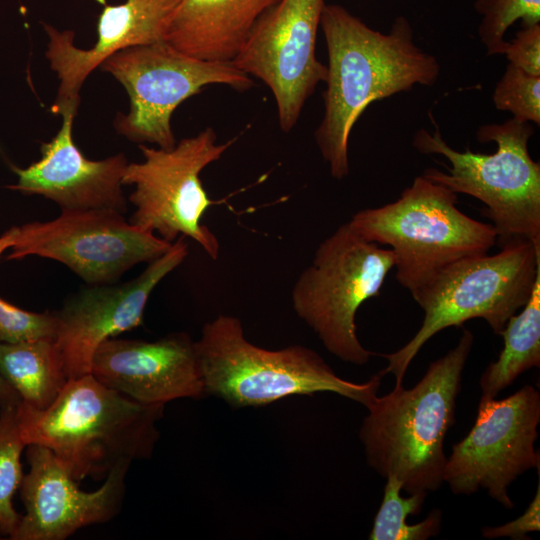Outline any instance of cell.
I'll use <instances>...</instances> for the list:
<instances>
[{
    "instance_id": "15",
    "label": "cell",
    "mask_w": 540,
    "mask_h": 540,
    "mask_svg": "<svg viewBox=\"0 0 540 540\" xmlns=\"http://www.w3.org/2000/svg\"><path fill=\"white\" fill-rule=\"evenodd\" d=\"M26 457L30 470L19 487L25 513L11 540H63L118 514L131 464L117 465L97 490L86 492L48 448L28 444Z\"/></svg>"
},
{
    "instance_id": "14",
    "label": "cell",
    "mask_w": 540,
    "mask_h": 540,
    "mask_svg": "<svg viewBox=\"0 0 540 540\" xmlns=\"http://www.w3.org/2000/svg\"><path fill=\"white\" fill-rule=\"evenodd\" d=\"M184 238L180 236L133 280L90 285L70 296L61 310L55 311L54 343L68 380L91 373L94 352L102 342L142 324L152 291L188 255Z\"/></svg>"
},
{
    "instance_id": "30",
    "label": "cell",
    "mask_w": 540,
    "mask_h": 540,
    "mask_svg": "<svg viewBox=\"0 0 540 540\" xmlns=\"http://www.w3.org/2000/svg\"><path fill=\"white\" fill-rule=\"evenodd\" d=\"M15 234V227H12L0 237V256L6 249L11 248L14 245Z\"/></svg>"
},
{
    "instance_id": "8",
    "label": "cell",
    "mask_w": 540,
    "mask_h": 540,
    "mask_svg": "<svg viewBox=\"0 0 540 540\" xmlns=\"http://www.w3.org/2000/svg\"><path fill=\"white\" fill-rule=\"evenodd\" d=\"M392 268L391 249L363 239L344 223L320 243L296 280L291 292L294 312L331 354L364 365L375 353L357 337L356 313L379 294Z\"/></svg>"
},
{
    "instance_id": "29",
    "label": "cell",
    "mask_w": 540,
    "mask_h": 540,
    "mask_svg": "<svg viewBox=\"0 0 540 540\" xmlns=\"http://www.w3.org/2000/svg\"><path fill=\"white\" fill-rule=\"evenodd\" d=\"M21 402L18 393L0 375V408L7 406H17Z\"/></svg>"
},
{
    "instance_id": "13",
    "label": "cell",
    "mask_w": 540,
    "mask_h": 540,
    "mask_svg": "<svg viewBox=\"0 0 540 540\" xmlns=\"http://www.w3.org/2000/svg\"><path fill=\"white\" fill-rule=\"evenodd\" d=\"M324 5V0H280L258 19L232 61L271 90L284 132L294 128L307 99L326 80L327 66L315 53Z\"/></svg>"
},
{
    "instance_id": "2",
    "label": "cell",
    "mask_w": 540,
    "mask_h": 540,
    "mask_svg": "<svg viewBox=\"0 0 540 540\" xmlns=\"http://www.w3.org/2000/svg\"><path fill=\"white\" fill-rule=\"evenodd\" d=\"M163 404H143L91 373L69 379L44 410L17 406L26 445L51 450L77 481L106 478L121 463L149 458L159 438Z\"/></svg>"
},
{
    "instance_id": "31",
    "label": "cell",
    "mask_w": 540,
    "mask_h": 540,
    "mask_svg": "<svg viewBox=\"0 0 540 540\" xmlns=\"http://www.w3.org/2000/svg\"><path fill=\"white\" fill-rule=\"evenodd\" d=\"M97 2H99L100 4H105L106 0H96Z\"/></svg>"
},
{
    "instance_id": "24",
    "label": "cell",
    "mask_w": 540,
    "mask_h": 540,
    "mask_svg": "<svg viewBox=\"0 0 540 540\" xmlns=\"http://www.w3.org/2000/svg\"><path fill=\"white\" fill-rule=\"evenodd\" d=\"M474 7L482 15L478 34L488 55L504 53L506 31L517 20L523 26L540 22V0H476Z\"/></svg>"
},
{
    "instance_id": "9",
    "label": "cell",
    "mask_w": 540,
    "mask_h": 540,
    "mask_svg": "<svg viewBox=\"0 0 540 540\" xmlns=\"http://www.w3.org/2000/svg\"><path fill=\"white\" fill-rule=\"evenodd\" d=\"M126 89L130 109L114 120L116 131L133 142L171 149L175 109L204 86L224 84L238 91L253 86L233 62L206 61L185 54L167 41L134 46L114 53L99 66Z\"/></svg>"
},
{
    "instance_id": "18",
    "label": "cell",
    "mask_w": 540,
    "mask_h": 540,
    "mask_svg": "<svg viewBox=\"0 0 540 540\" xmlns=\"http://www.w3.org/2000/svg\"><path fill=\"white\" fill-rule=\"evenodd\" d=\"M77 111L61 116V129L41 145V158L25 169L13 167L18 176L12 190L44 196L57 203L61 211L112 209L127 211L122 177L128 164L120 153L103 160L87 159L72 138Z\"/></svg>"
},
{
    "instance_id": "32",
    "label": "cell",
    "mask_w": 540,
    "mask_h": 540,
    "mask_svg": "<svg viewBox=\"0 0 540 540\" xmlns=\"http://www.w3.org/2000/svg\"><path fill=\"white\" fill-rule=\"evenodd\" d=\"M2 538H3V535H2V533H1V531H0V539H2Z\"/></svg>"
},
{
    "instance_id": "11",
    "label": "cell",
    "mask_w": 540,
    "mask_h": 540,
    "mask_svg": "<svg viewBox=\"0 0 540 540\" xmlns=\"http://www.w3.org/2000/svg\"><path fill=\"white\" fill-rule=\"evenodd\" d=\"M15 230L6 259H53L89 285L115 283L130 268L152 262L172 245L112 209L61 211L55 219L25 223Z\"/></svg>"
},
{
    "instance_id": "21",
    "label": "cell",
    "mask_w": 540,
    "mask_h": 540,
    "mask_svg": "<svg viewBox=\"0 0 540 540\" xmlns=\"http://www.w3.org/2000/svg\"><path fill=\"white\" fill-rule=\"evenodd\" d=\"M504 347L480 377V399H494L522 373L540 367V272L526 304L500 334Z\"/></svg>"
},
{
    "instance_id": "1",
    "label": "cell",
    "mask_w": 540,
    "mask_h": 540,
    "mask_svg": "<svg viewBox=\"0 0 540 540\" xmlns=\"http://www.w3.org/2000/svg\"><path fill=\"white\" fill-rule=\"evenodd\" d=\"M320 27L328 66L324 116L315 139L332 177L341 180L349 173V137L364 110L416 84L432 86L440 65L414 43L410 22L402 16L382 33L341 5L325 4Z\"/></svg>"
},
{
    "instance_id": "20",
    "label": "cell",
    "mask_w": 540,
    "mask_h": 540,
    "mask_svg": "<svg viewBox=\"0 0 540 540\" xmlns=\"http://www.w3.org/2000/svg\"><path fill=\"white\" fill-rule=\"evenodd\" d=\"M0 375L22 403L39 410L49 407L68 381L52 339L0 342Z\"/></svg>"
},
{
    "instance_id": "27",
    "label": "cell",
    "mask_w": 540,
    "mask_h": 540,
    "mask_svg": "<svg viewBox=\"0 0 540 540\" xmlns=\"http://www.w3.org/2000/svg\"><path fill=\"white\" fill-rule=\"evenodd\" d=\"M503 54L513 66L540 76V24L523 26L507 43Z\"/></svg>"
},
{
    "instance_id": "19",
    "label": "cell",
    "mask_w": 540,
    "mask_h": 540,
    "mask_svg": "<svg viewBox=\"0 0 540 540\" xmlns=\"http://www.w3.org/2000/svg\"><path fill=\"white\" fill-rule=\"evenodd\" d=\"M280 0H181L166 41L206 61L232 62L258 19Z\"/></svg>"
},
{
    "instance_id": "12",
    "label": "cell",
    "mask_w": 540,
    "mask_h": 540,
    "mask_svg": "<svg viewBox=\"0 0 540 540\" xmlns=\"http://www.w3.org/2000/svg\"><path fill=\"white\" fill-rule=\"evenodd\" d=\"M540 423V394L525 385L500 400L480 399L475 423L452 447L443 482L454 494L469 495L485 489L507 509L514 507L507 489L524 472H540L535 448Z\"/></svg>"
},
{
    "instance_id": "6",
    "label": "cell",
    "mask_w": 540,
    "mask_h": 540,
    "mask_svg": "<svg viewBox=\"0 0 540 540\" xmlns=\"http://www.w3.org/2000/svg\"><path fill=\"white\" fill-rule=\"evenodd\" d=\"M540 272V244L514 237L501 250L457 261L440 272L413 299L424 311L421 327L403 347L379 354L388 366L378 374L392 373L402 384L405 373L422 346L451 326L482 318L496 335L532 293Z\"/></svg>"
},
{
    "instance_id": "16",
    "label": "cell",
    "mask_w": 540,
    "mask_h": 540,
    "mask_svg": "<svg viewBox=\"0 0 540 540\" xmlns=\"http://www.w3.org/2000/svg\"><path fill=\"white\" fill-rule=\"evenodd\" d=\"M91 374L143 404L205 396L196 341L186 333L155 341L109 338L95 350Z\"/></svg>"
},
{
    "instance_id": "7",
    "label": "cell",
    "mask_w": 540,
    "mask_h": 540,
    "mask_svg": "<svg viewBox=\"0 0 540 540\" xmlns=\"http://www.w3.org/2000/svg\"><path fill=\"white\" fill-rule=\"evenodd\" d=\"M533 133L530 123L511 118L478 129L479 142L497 144L492 154L457 151L437 128L433 134L418 130L413 146L423 154L448 159V173L429 168L422 175L455 193L480 200L485 205L483 215L491 220L501 243L523 237L540 244V164L528 150Z\"/></svg>"
},
{
    "instance_id": "26",
    "label": "cell",
    "mask_w": 540,
    "mask_h": 540,
    "mask_svg": "<svg viewBox=\"0 0 540 540\" xmlns=\"http://www.w3.org/2000/svg\"><path fill=\"white\" fill-rule=\"evenodd\" d=\"M56 329L55 311L44 313L26 311L0 297V342L54 340Z\"/></svg>"
},
{
    "instance_id": "5",
    "label": "cell",
    "mask_w": 540,
    "mask_h": 540,
    "mask_svg": "<svg viewBox=\"0 0 540 540\" xmlns=\"http://www.w3.org/2000/svg\"><path fill=\"white\" fill-rule=\"evenodd\" d=\"M457 201V193L420 175L397 200L348 223L363 239L391 247L396 280L414 297L445 268L488 253L498 240L491 223L467 216Z\"/></svg>"
},
{
    "instance_id": "10",
    "label": "cell",
    "mask_w": 540,
    "mask_h": 540,
    "mask_svg": "<svg viewBox=\"0 0 540 540\" xmlns=\"http://www.w3.org/2000/svg\"><path fill=\"white\" fill-rule=\"evenodd\" d=\"M217 143L212 128L180 140L171 149L140 144L144 156L140 163H128L123 185H135L129 200L136 207L129 222L142 230L157 233L173 243L180 235L197 242L216 259L219 242L201 219L214 201L207 195L200 173L234 143Z\"/></svg>"
},
{
    "instance_id": "23",
    "label": "cell",
    "mask_w": 540,
    "mask_h": 540,
    "mask_svg": "<svg viewBox=\"0 0 540 540\" xmlns=\"http://www.w3.org/2000/svg\"><path fill=\"white\" fill-rule=\"evenodd\" d=\"M17 406L0 408V531L9 539L21 518L13 506V497L24 476L20 459L27 446L21 435Z\"/></svg>"
},
{
    "instance_id": "4",
    "label": "cell",
    "mask_w": 540,
    "mask_h": 540,
    "mask_svg": "<svg viewBox=\"0 0 540 540\" xmlns=\"http://www.w3.org/2000/svg\"><path fill=\"white\" fill-rule=\"evenodd\" d=\"M196 347L205 395L216 396L234 408L317 392H333L366 407L381 384L379 374L364 383L343 379L305 346L258 347L246 339L241 321L230 315L207 322Z\"/></svg>"
},
{
    "instance_id": "3",
    "label": "cell",
    "mask_w": 540,
    "mask_h": 540,
    "mask_svg": "<svg viewBox=\"0 0 540 540\" xmlns=\"http://www.w3.org/2000/svg\"><path fill=\"white\" fill-rule=\"evenodd\" d=\"M474 336L464 329L457 345L430 363L412 388L395 385L366 406L359 430L368 466L394 475L408 494L431 492L443 483L445 436L455 423L456 399Z\"/></svg>"
},
{
    "instance_id": "28",
    "label": "cell",
    "mask_w": 540,
    "mask_h": 540,
    "mask_svg": "<svg viewBox=\"0 0 540 540\" xmlns=\"http://www.w3.org/2000/svg\"><path fill=\"white\" fill-rule=\"evenodd\" d=\"M540 530V485L525 512L517 519L497 527H484L482 535L488 539L509 537L511 539H527L529 532Z\"/></svg>"
},
{
    "instance_id": "22",
    "label": "cell",
    "mask_w": 540,
    "mask_h": 540,
    "mask_svg": "<svg viewBox=\"0 0 540 540\" xmlns=\"http://www.w3.org/2000/svg\"><path fill=\"white\" fill-rule=\"evenodd\" d=\"M403 483L396 476L386 477L384 495L369 534L371 540H427L441 531L442 511L433 509L421 522L406 523L409 515L421 512L427 493H413L402 497Z\"/></svg>"
},
{
    "instance_id": "25",
    "label": "cell",
    "mask_w": 540,
    "mask_h": 540,
    "mask_svg": "<svg viewBox=\"0 0 540 540\" xmlns=\"http://www.w3.org/2000/svg\"><path fill=\"white\" fill-rule=\"evenodd\" d=\"M493 103L496 109L512 113L525 123L540 124V76L508 64L495 86Z\"/></svg>"
},
{
    "instance_id": "17",
    "label": "cell",
    "mask_w": 540,
    "mask_h": 540,
    "mask_svg": "<svg viewBox=\"0 0 540 540\" xmlns=\"http://www.w3.org/2000/svg\"><path fill=\"white\" fill-rule=\"evenodd\" d=\"M181 0H126L106 5L97 24V41L90 49L74 45V32L44 23L49 42L45 53L59 78L54 114L77 111L82 84L101 63L123 49L166 41Z\"/></svg>"
}]
</instances>
